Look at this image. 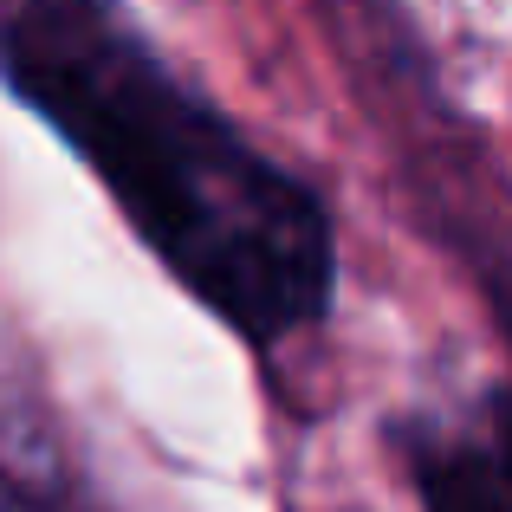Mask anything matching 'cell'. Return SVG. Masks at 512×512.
I'll use <instances>...</instances> for the list:
<instances>
[{
    "label": "cell",
    "instance_id": "1",
    "mask_svg": "<svg viewBox=\"0 0 512 512\" xmlns=\"http://www.w3.org/2000/svg\"><path fill=\"white\" fill-rule=\"evenodd\" d=\"M0 59L221 325L286 344L331 312L338 234L325 201L98 0H20Z\"/></svg>",
    "mask_w": 512,
    "mask_h": 512
},
{
    "label": "cell",
    "instance_id": "2",
    "mask_svg": "<svg viewBox=\"0 0 512 512\" xmlns=\"http://www.w3.org/2000/svg\"><path fill=\"white\" fill-rule=\"evenodd\" d=\"M422 512H512V389H480L409 422Z\"/></svg>",
    "mask_w": 512,
    "mask_h": 512
},
{
    "label": "cell",
    "instance_id": "3",
    "mask_svg": "<svg viewBox=\"0 0 512 512\" xmlns=\"http://www.w3.org/2000/svg\"><path fill=\"white\" fill-rule=\"evenodd\" d=\"M0 512H72V506L39 500V493H0Z\"/></svg>",
    "mask_w": 512,
    "mask_h": 512
}]
</instances>
